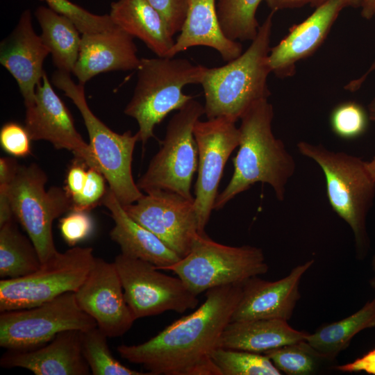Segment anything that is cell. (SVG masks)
<instances>
[{
    "mask_svg": "<svg viewBox=\"0 0 375 375\" xmlns=\"http://www.w3.org/2000/svg\"><path fill=\"white\" fill-rule=\"evenodd\" d=\"M368 112L354 101L344 102L337 106L331 112L330 123L332 131L340 138L353 139L362 135L367 130Z\"/></svg>",
    "mask_w": 375,
    "mask_h": 375,
    "instance_id": "obj_33",
    "label": "cell"
},
{
    "mask_svg": "<svg viewBox=\"0 0 375 375\" xmlns=\"http://www.w3.org/2000/svg\"><path fill=\"white\" fill-rule=\"evenodd\" d=\"M275 12L271 11L250 46L238 58L222 67H206L201 85L207 119L226 117L236 122L253 104L270 96L268 56Z\"/></svg>",
    "mask_w": 375,
    "mask_h": 375,
    "instance_id": "obj_3",
    "label": "cell"
},
{
    "mask_svg": "<svg viewBox=\"0 0 375 375\" xmlns=\"http://www.w3.org/2000/svg\"><path fill=\"white\" fill-rule=\"evenodd\" d=\"M272 10L277 11L285 8H292L302 6L308 3L317 2L322 0H265ZM353 7L360 6L362 0H351Z\"/></svg>",
    "mask_w": 375,
    "mask_h": 375,
    "instance_id": "obj_42",
    "label": "cell"
},
{
    "mask_svg": "<svg viewBox=\"0 0 375 375\" xmlns=\"http://www.w3.org/2000/svg\"><path fill=\"white\" fill-rule=\"evenodd\" d=\"M242 289V284H237L207 290L205 301L195 311L145 342L118 346V353L142 365L150 375H220L211 356L231 322Z\"/></svg>",
    "mask_w": 375,
    "mask_h": 375,
    "instance_id": "obj_1",
    "label": "cell"
},
{
    "mask_svg": "<svg viewBox=\"0 0 375 375\" xmlns=\"http://www.w3.org/2000/svg\"><path fill=\"white\" fill-rule=\"evenodd\" d=\"M353 6L351 0H324L303 22L290 28L289 33L270 48L268 64L277 76L294 74L296 63L314 53L327 36L340 12Z\"/></svg>",
    "mask_w": 375,
    "mask_h": 375,
    "instance_id": "obj_19",
    "label": "cell"
},
{
    "mask_svg": "<svg viewBox=\"0 0 375 375\" xmlns=\"http://www.w3.org/2000/svg\"><path fill=\"white\" fill-rule=\"evenodd\" d=\"M288 322L278 319L230 322L220 337L219 347L264 353L306 340L308 333L293 328Z\"/></svg>",
    "mask_w": 375,
    "mask_h": 375,
    "instance_id": "obj_25",
    "label": "cell"
},
{
    "mask_svg": "<svg viewBox=\"0 0 375 375\" xmlns=\"http://www.w3.org/2000/svg\"><path fill=\"white\" fill-rule=\"evenodd\" d=\"M203 114L204 107L192 99L173 115L160 149L136 183L142 192L164 190L194 201L191 185L198 168L194 127Z\"/></svg>",
    "mask_w": 375,
    "mask_h": 375,
    "instance_id": "obj_8",
    "label": "cell"
},
{
    "mask_svg": "<svg viewBox=\"0 0 375 375\" xmlns=\"http://www.w3.org/2000/svg\"><path fill=\"white\" fill-rule=\"evenodd\" d=\"M51 9L70 19L81 34L103 31L116 24L110 15H95L69 0H41Z\"/></svg>",
    "mask_w": 375,
    "mask_h": 375,
    "instance_id": "obj_34",
    "label": "cell"
},
{
    "mask_svg": "<svg viewBox=\"0 0 375 375\" xmlns=\"http://www.w3.org/2000/svg\"><path fill=\"white\" fill-rule=\"evenodd\" d=\"M167 22L173 35L181 32L185 22L188 0H147Z\"/></svg>",
    "mask_w": 375,
    "mask_h": 375,
    "instance_id": "obj_38",
    "label": "cell"
},
{
    "mask_svg": "<svg viewBox=\"0 0 375 375\" xmlns=\"http://www.w3.org/2000/svg\"><path fill=\"white\" fill-rule=\"evenodd\" d=\"M48 177L35 163L19 165L8 187L7 194L13 217L34 244L42 263L56 254L53 223L68 210L72 199L64 188L45 185Z\"/></svg>",
    "mask_w": 375,
    "mask_h": 375,
    "instance_id": "obj_9",
    "label": "cell"
},
{
    "mask_svg": "<svg viewBox=\"0 0 375 375\" xmlns=\"http://www.w3.org/2000/svg\"><path fill=\"white\" fill-rule=\"evenodd\" d=\"M114 23L142 40L158 57H169L175 41L162 15L147 0H118L111 3Z\"/></svg>",
    "mask_w": 375,
    "mask_h": 375,
    "instance_id": "obj_24",
    "label": "cell"
},
{
    "mask_svg": "<svg viewBox=\"0 0 375 375\" xmlns=\"http://www.w3.org/2000/svg\"><path fill=\"white\" fill-rule=\"evenodd\" d=\"M372 269L374 272V275L369 281V283L372 288L375 290V255L372 260Z\"/></svg>",
    "mask_w": 375,
    "mask_h": 375,
    "instance_id": "obj_47",
    "label": "cell"
},
{
    "mask_svg": "<svg viewBox=\"0 0 375 375\" xmlns=\"http://www.w3.org/2000/svg\"><path fill=\"white\" fill-rule=\"evenodd\" d=\"M113 262L126 301L135 319L166 311L183 313L199 304L197 296L180 278L161 273L147 261L121 253Z\"/></svg>",
    "mask_w": 375,
    "mask_h": 375,
    "instance_id": "obj_12",
    "label": "cell"
},
{
    "mask_svg": "<svg viewBox=\"0 0 375 375\" xmlns=\"http://www.w3.org/2000/svg\"><path fill=\"white\" fill-rule=\"evenodd\" d=\"M31 138L24 126L10 122L0 130V144L7 153L17 158L31 154Z\"/></svg>",
    "mask_w": 375,
    "mask_h": 375,
    "instance_id": "obj_36",
    "label": "cell"
},
{
    "mask_svg": "<svg viewBox=\"0 0 375 375\" xmlns=\"http://www.w3.org/2000/svg\"><path fill=\"white\" fill-rule=\"evenodd\" d=\"M186 18L169 58L190 47L204 46L215 49L229 62L242 53L238 41L228 39L218 20L216 0H188Z\"/></svg>",
    "mask_w": 375,
    "mask_h": 375,
    "instance_id": "obj_23",
    "label": "cell"
},
{
    "mask_svg": "<svg viewBox=\"0 0 375 375\" xmlns=\"http://www.w3.org/2000/svg\"><path fill=\"white\" fill-rule=\"evenodd\" d=\"M314 260L297 265L276 281L253 276L242 284V296L231 322L278 319L288 321L301 295L299 283Z\"/></svg>",
    "mask_w": 375,
    "mask_h": 375,
    "instance_id": "obj_17",
    "label": "cell"
},
{
    "mask_svg": "<svg viewBox=\"0 0 375 375\" xmlns=\"http://www.w3.org/2000/svg\"><path fill=\"white\" fill-rule=\"evenodd\" d=\"M51 81L79 110L89 135V144L108 188L122 206L137 201L143 195L132 174L133 151L140 141L138 132L133 134L127 131L119 134L108 128L88 106L84 84L76 83L70 74L56 70Z\"/></svg>",
    "mask_w": 375,
    "mask_h": 375,
    "instance_id": "obj_6",
    "label": "cell"
},
{
    "mask_svg": "<svg viewBox=\"0 0 375 375\" xmlns=\"http://www.w3.org/2000/svg\"><path fill=\"white\" fill-rule=\"evenodd\" d=\"M85 211L72 210L60 219V231L64 240L70 246L89 237L94 228V222Z\"/></svg>",
    "mask_w": 375,
    "mask_h": 375,
    "instance_id": "obj_37",
    "label": "cell"
},
{
    "mask_svg": "<svg viewBox=\"0 0 375 375\" xmlns=\"http://www.w3.org/2000/svg\"><path fill=\"white\" fill-rule=\"evenodd\" d=\"M95 257L91 247L58 252L28 275L0 281V312L28 308L66 292H75L86 278Z\"/></svg>",
    "mask_w": 375,
    "mask_h": 375,
    "instance_id": "obj_10",
    "label": "cell"
},
{
    "mask_svg": "<svg viewBox=\"0 0 375 375\" xmlns=\"http://www.w3.org/2000/svg\"><path fill=\"white\" fill-rule=\"evenodd\" d=\"M79 307L108 337L126 333L135 320L115 263L96 258L85 281L74 292Z\"/></svg>",
    "mask_w": 375,
    "mask_h": 375,
    "instance_id": "obj_16",
    "label": "cell"
},
{
    "mask_svg": "<svg viewBox=\"0 0 375 375\" xmlns=\"http://www.w3.org/2000/svg\"><path fill=\"white\" fill-rule=\"evenodd\" d=\"M374 70H375V60L372 64L370 67L367 69V71L362 76H360L356 80H353L351 81L348 85H347L346 89L351 92L358 90L360 88L361 85L366 80L368 75L372 72H374Z\"/></svg>",
    "mask_w": 375,
    "mask_h": 375,
    "instance_id": "obj_43",
    "label": "cell"
},
{
    "mask_svg": "<svg viewBox=\"0 0 375 375\" xmlns=\"http://www.w3.org/2000/svg\"><path fill=\"white\" fill-rule=\"evenodd\" d=\"M297 146L301 155L322 169L329 203L352 230L357 256L362 259L369 247L366 222L375 197V179L367 162L344 152L330 151L320 144L301 141Z\"/></svg>",
    "mask_w": 375,
    "mask_h": 375,
    "instance_id": "obj_4",
    "label": "cell"
},
{
    "mask_svg": "<svg viewBox=\"0 0 375 375\" xmlns=\"http://www.w3.org/2000/svg\"><path fill=\"white\" fill-rule=\"evenodd\" d=\"M276 367L288 375H309L315 373L323 360H328L306 340L287 344L264 353Z\"/></svg>",
    "mask_w": 375,
    "mask_h": 375,
    "instance_id": "obj_32",
    "label": "cell"
},
{
    "mask_svg": "<svg viewBox=\"0 0 375 375\" xmlns=\"http://www.w3.org/2000/svg\"><path fill=\"white\" fill-rule=\"evenodd\" d=\"M205 68L186 58H141L133 94L124 113L137 121L143 144L155 138L156 126L168 114L194 99L183 89L188 84H201Z\"/></svg>",
    "mask_w": 375,
    "mask_h": 375,
    "instance_id": "obj_5",
    "label": "cell"
},
{
    "mask_svg": "<svg viewBox=\"0 0 375 375\" xmlns=\"http://www.w3.org/2000/svg\"><path fill=\"white\" fill-rule=\"evenodd\" d=\"M19 165L12 158H0V187H8L15 178Z\"/></svg>",
    "mask_w": 375,
    "mask_h": 375,
    "instance_id": "obj_41",
    "label": "cell"
},
{
    "mask_svg": "<svg viewBox=\"0 0 375 375\" xmlns=\"http://www.w3.org/2000/svg\"><path fill=\"white\" fill-rule=\"evenodd\" d=\"M262 0H218L217 12L224 35L233 41H252L259 24L256 10Z\"/></svg>",
    "mask_w": 375,
    "mask_h": 375,
    "instance_id": "obj_29",
    "label": "cell"
},
{
    "mask_svg": "<svg viewBox=\"0 0 375 375\" xmlns=\"http://www.w3.org/2000/svg\"><path fill=\"white\" fill-rule=\"evenodd\" d=\"M24 126L32 140L48 141L99 170L90 144L77 131L70 111L53 90L46 72L36 88L34 102L26 107Z\"/></svg>",
    "mask_w": 375,
    "mask_h": 375,
    "instance_id": "obj_15",
    "label": "cell"
},
{
    "mask_svg": "<svg viewBox=\"0 0 375 375\" xmlns=\"http://www.w3.org/2000/svg\"><path fill=\"white\" fill-rule=\"evenodd\" d=\"M261 249L218 243L206 234H199L190 251L162 270L174 272L198 296L203 292L230 285L243 284L249 278L268 271Z\"/></svg>",
    "mask_w": 375,
    "mask_h": 375,
    "instance_id": "obj_7",
    "label": "cell"
},
{
    "mask_svg": "<svg viewBox=\"0 0 375 375\" xmlns=\"http://www.w3.org/2000/svg\"><path fill=\"white\" fill-rule=\"evenodd\" d=\"M334 368L342 372H365L375 375V348L351 362L338 365Z\"/></svg>",
    "mask_w": 375,
    "mask_h": 375,
    "instance_id": "obj_40",
    "label": "cell"
},
{
    "mask_svg": "<svg viewBox=\"0 0 375 375\" xmlns=\"http://www.w3.org/2000/svg\"><path fill=\"white\" fill-rule=\"evenodd\" d=\"M375 326V298L347 317L326 324L308 333L306 341L328 360L346 349L361 331Z\"/></svg>",
    "mask_w": 375,
    "mask_h": 375,
    "instance_id": "obj_27",
    "label": "cell"
},
{
    "mask_svg": "<svg viewBox=\"0 0 375 375\" xmlns=\"http://www.w3.org/2000/svg\"><path fill=\"white\" fill-rule=\"evenodd\" d=\"M35 16L42 31L40 36L57 70L72 73L78 59L82 34L70 19L48 6L38 7Z\"/></svg>",
    "mask_w": 375,
    "mask_h": 375,
    "instance_id": "obj_26",
    "label": "cell"
},
{
    "mask_svg": "<svg viewBox=\"0 0 375 375\" xmlns=\"http://www.w3.org/2000/svg\"><path fill=\"white\" fill-rule=\"evenodd\" d=\"M107 338L97 326L82 332V351L92 374L150 375L122 365L112 355Z\"/></svg>",
    "mask_w": 375,
    "mask_h": 375,
    "instance_id": "obj_30",
    "label": "cell"
},
{
    "mask_svg": "<svg viewBox=\"0 0 375 375\" xmlns=\"http://www.w3.org/2000/svg\"><path fill=\"white\" fill-rule=\"evenodd\" d=\"M126 213L181 258L191 250L199 233L194 201L164 190L143 194L135 203L122 206Z\"/></svg>",
    "mask_w": 375,
    "mask_h": 375,
    "instance_id": "obj_14",
    "label": "cell"
},
{
    "mask_svg": "<svg viewBox=\"0 0 375 375\" xmlns=\"http://www.w3.org/2000/svg\"><path fill=\"white\" fill-rule=\"evenodd\" d=\"M367 167L371 175L375 179V156L372 159V160L367 162Z\"/></svg>",
    "mask_w": 375,
    "mask_h": 375,
    "instance_id": "obj_46",
    "label": "cell"
},
{
    "mask_svg": "<svg viewBox=\"0 0 375 375\" xmlns=\"http://www.w3.org/2000/svg\"><path fill=\"white\" fill-rule=\"evenodd\" d=\"M101 204L110 212L114 226L110 237L119 246L122 253L147 261L159 270L181 259L153 233L133 219L109 188Z\"/></svg>",
    "mask_w": 375,
    "mask_h": 375,
    "instance_id": "obj_22",
    "label": "cell"
},
{
    "mask_svg": "<svg viewBox=\"0 0 375 375\" xmlns=\"http://www.w3.org/2000/svg\"><path fill=\"white\" fill-rule=\"evenodd\" d=\"M82 332L67 330L36 349L8 350L0 365L24 368L35 375H88L91 372L82 351Z\"/></svg>",
    "mask_w": 375,
    "mask_h": 375,
    "instance_id": "obj_20",
    "label": "cell"
},
{
    "mask_svg": "<svg viewBox=\"0 0 375 375\" xmlns=\"http://www.w3.org/2000/svg\"><path fill=\"white\" fill-rule=\"evenodd\" d=\"M94 319L69 292L39 306L0 315V346L8 350H31L67 330L87 331L97 327Z\"/></svg>",
    "mask_w": 375,
    "mask_h": 375,
    "instance_id": "obj_11",
    "label": "cell"
},
{
    "mask_svg": "<svg viewBox=\"0 0 375 375\" xmlns=\"http://www.w3.org/2000/svg\"><path fill=\"white\" fill-rule=\"evenodd\" d=\"M212 360L220 375H281L269 358L264 353L218 347Z\"/></svg>",
    "mask_w": 375,
    "mask_h": 375,
    "instance_id": "obj_31",
    "label": "cell"
},
{
    "mask_svg": "<svg viewBox=\"0 0 375 375\" xmlns=\"http://www.w3.org/2000/svg\"><path fill=\"white\" fill-rule=\"evenodd\" d=\"M42 265L36 248L19 229L14 218L0 226V277L15 278L31 274Z\"/></svg>",
    "mask_w": 375,
    "mask_h": 375,
    "instance_id": "obj_28",
    "label": "cell"
},
{
    "mask_svg": "<svg viewBox=\"0 0 375 375\" xmlns=\"http://www.w3.org/2000/svg\"><path fill=\"white\" fill-rule=\"evenodd\" d=\"M133 39L117 24L103 31L82 34L72 72L78 83L85 85L103 72L137 70L141 58Z\"/></svg>",
    "mask_w": 375,
    "mask_h": 375,
    "instance_id": "obj_21",
    "label": "cell"
},
{
    "mask_svg": "<svg viewBox=\"0 0 375 375\" xmlns=\"http://www.w3.org/2000/svg\"><path fill=\"white\" fill-rule=\"evenodd\" d=\"M235 122L226 117L198 120L194 136L198 150V175L194 206L200 234L205 233L226 163L239 146L240 133Z\"/></svg>",
    "mask_w": 375,
    "mask_h": 375,
    "instance_id": "obj_13",
    "label": "cell"
},
{
    "mask_svg": "<svg viewBox=\"0 0 375 375\" xmlns=\"http://www.w3.org/2000/svg\"><path fill=\"white\" fill-rule=\"evenodd\" d=\"M88 167L83 160L76 158L69 166L64 188L71 199L77 196L84 188L88 177Z\"/></svg>",
    "mask_w": 375,
    "mask_h": 375,
    "instance_id": "obj_39",
    "label": "cell"
},
{
    "mask_svg": "<svg viewBox=\"0 0 375 375\" xmlns=\"http://www.w3.org/2000/svg\"><path fill=\"white\" fill-rule=\"evenodd\" d=\"M50 51L33 26L32 14H22L14 30L0 45V63L17 83L25 107L35 100V90L45 71L43 64Z\"/></svg>",
    "mask_w": 375,
    "mask_h": 375,
    "instance_id": "obj_18",
    "label": "cell"
},
{
    "mask_svg": "<svg viewBox=\"0 0 375 375\" xmlns=\"http://www.w3.org/2000/svg\"><path fill=\"white\" fill-rule=\"evenodd\" d=\"M360 7L361 15L364 18L369 19L375 17V0H362Z\"/></svg>",
    "mask_w": 375,
    "mask_h": 375,
    "instance_id": "obj_44",
    "label": "cell"
},
{
    "mask_svg": "<svg viewBox=\"0 0 375 375\" xmlns=\"http://www.w3.org/2000/svg\"><path fill=\"white\" fill-rule=\"evenodd\" d=\"M273 117V107L268 99L257 101L241 117L239 149L233 158L234 172L228 185L218 194L214 210L223 208L257 183L269 184L277 199L284 200L285 186L295 172L296 163L283 142L274 136Z\"/></svg>",
    "mask_w": 375,
    "mask_h": 375,
    "instance_id": "obj_2",
    "label": "cell"
},
{
    "mask_svg": "<svg viewBox=\"0 0 375 375\" xmlns=\"http://www.w3.org/2000/svg\"><path fill=\"white\" fill-rule=\"evenodd\" d=\"M368 115L370 120L375 122V98L368 105Z\"/></svg>",
    "mask_w": 375,
    "mask_h": 375,
    "instance_id": "obj_45",
    "label": "cell"
},
{
    "mask_svg": "<svg viewBox=\"0 0 375 375\" xmlns=\"http://www.w3.org/2000/svg\"><path fill=\"white\" fill-rule=\"evenodd\" d=\"M103 174L93 167H88V177L82 191L72 199V210L88 212L101 203L108 190Z\"/></svg>",
    "mask_w": 375,
    "mask_h": 375,
    "instance_id": "obj_35",
    "label": "cell"
}]
</instances>
